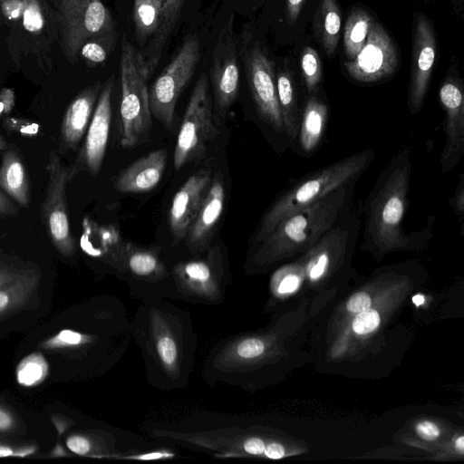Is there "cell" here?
Listing matches in <instances>:
<instances>
[{
    "instance_id": "6da1fadb",
    "label": "cell",
    "mask_w": 464,
    "mask_h": 464,
    "mask_svg": "<svg viewBox=\"0 0 464 464\" xmlns=\"http://www.w3.org/2000/svg\"><path fill=\"white\" fill-rule=\"evenodd\" d=\"M131 336L153 388H185L193 372L198 335L190 313L167 299L141 301L131 318Z\"/></svg>"
},
{
    "instance_id": "7a4b0ae2",
    "label": "cell",
    "mask_w": 464,
    "mask_h": 464,
    "mask_svg": "<svg viewBox=\"0 0 464 464\" xmlns=\"http://www.w3.org/2000/svg\"><path fill=\"white\" fill-rule=\"evenodd\" d=\"M411 151L407 145L392 157L362 207L363 247L376 255L408 248L413 243H420L431 237L434 221L411 235H407L402 227L412 169Z\"/></svg>"
},
{
    "instance_id": "3957f363",
    "label": "cell",
    "mask_w": 464,
    "mask_h": 464,
    "mask_svg": "<svg viewBox=\"0 0 464 464\" xmlns=\"http://www.w3.org/2000/svg\"><path fill=\"white\" fill-rule=\"evenodd\" d=\"M357 180L343 185L320 200L281 220L251 255L253 266L272 264L298 252H305L353 205Z\"/></svg>"
},
{
    "instance_id": "277c9868",
    "label": "cell",
    "mask_w": 464,
    "mask_h": 464,
    "mask_svg": "<svg viewBox=\"0 0 464 464\" xmlns=\"http://www.w3.org/2000/svg\"><path fill=\"white\" fill-rule=\"evenodd\" d=\"M375 151L366 149L311 171L288 186L270 205L254 234L256 244L265 239L287 216L320 200L367 169Z\"/></svg>"
},
{
    "instance_id": "5b68a950",
    "label": "cell",
    "mask_w": 464,
    "mask_h": 464,
    "mask_svg": "<svg viewBox=\"0 0 464 464\" xmlns=\"http://www.w3.org/2000/svg\"><path fill=\"white\" fill-rule=\"evenodd\" d=\"M23 1V14L5 37L9 56L17 70L34 66L48 73L61 49L59 0Z\"/></svg>"
},
{
    "instance_id": "8992f818",
    "label": "cell",
    "mask_w": 464,
    "mask_h": 464,
    "mask_svg": "<svg viewBox=\"0 0 464 464\" xmlns=\"http://www.w3.org/2000/svg\"><path fill=\"white\" fill-rule=\"evenodd\" d=\"M102 257L141 301L180 300L170 270L160 256V247L140 246L119 238Z\"/></svg>"
},
{
    "instance_id": "52a82bcc",
    "label": "cell",
    "mask_w": 464,
    "mask_h": 464,
    "mask_svg": "<svg viewBox=\"0 0 464 464\" xmlns=\"http://www.w3.org/2000/svg\"><path fill=\"white\" fill-rule=\"evenodd\" d=\"M120 70V145L125 149H132L148 140L152 127V115L148 79L144 73L140 53L125 35L121 40Z\"/></svg>"
},
{
    "instance_id": "ba28073f",
    "label": "cell",
    "mask_w": 464,
    "mask_h": 464,
    "mask_svg": "<svg viewBox=\"0 0 464 464\" xmlns=\"http://www.w3.org/2000/svg\"><path fill=\"white\" fill-rule=\"evenodd\" d=\"M169 270L181 301L217 305L225 299L231 276L219 246L180 260Z\"/></svg>"
},
{
    "instance_id": "9c48e42d",
    "label": "cell",
    "mask_w": 464,
    "mask_h": 464,
    "mask_svg": "<svg viewBox=\"0 0 464 464\" xmlns=\"http://www.w3.org/2000/svg\"><path fill=\"white\" fill-rule=\"evenodd\" d=\"M218 133L208 80L202 73L191 92L178 133L173 156L175 170H180L188 161L198 158Z\"/></svg>"
},
{
    "instance_id": "30bf717a",
    "label": "cell",
    "mask_w": 464,
    "mask_h": 464,
    "mask_svg": "<svg viewBox=\"0 0 464 464\" xmlns=\"http://www.w3.org/2000/svg\"><path fill=\"white\" fill-rule=\"evenodd\" d=\"M200 53L198 38L188 35L149 90L151 115L167 129L173 125L177 102L194 75Z\"/></svg>"
},
{
    "instance_id": "8fae6325",
    "label": "cell",
    "mask_w": 464,
    "mask_h": 464,
    "mask_svg": "<svg viewBox=\"0 0 464 464\" xmlns=\"http://www.w3.org/2000/svg\"><path fill=\"white\" fill-rule=\"evenodd\" d=\"M48 183L41 217L50 238L56 249L63 256H71L75 250L74 240L70 229L67 207L66 185L70 181L69 169L56 151L49 157Z\"/></svg>"
},
{
    "instance_id": "7c38bea8",
    "label": "cell",
    "mask_w": 464,
    "mask_h": 464,
    "mask_svg": "<svg viewBox=\"0 0 464 464\" xmlns=\"http://www.w3.org/2000/svg\"><path fill=\"white\" fill-rule=\"evenodd\" d=\"M244 63L248 86L260 118L276 133L285 136L272 61L258 44H253L245 49Z\"/></svg>"
},
{
    "instance_id": "4fadbf2b",
    "label": "cell",
    "mask_w": 464,
    "mask_h": 464,
    "mask_svg": "<svg viewBox=\"0 0 464 464\" xmlns=\"http://www.w3.org/2000/svg\"><path fill=\"white\" fill-rule=\"evenodd\" d=\"M112 31V17L102 0H82L71 14L60 19L61 52L73 64L87 40Z\"/></svg>"
},
{
    "instance_id": "5bb4252c",
    "label": "cell",
    "mask_w": 464,
    "mask_h": 464,
    "mask_svg": "<svg viewBox=\"0 0 464 464\" xmlns=\"http://www.w3.org/2000/svg\"><path fill=\"white\" fill-rule=\"evenodd\" d=\"M398 67V53L386 30L373 21L367 40L352 60L344 62L348 75L362 83H372L392 76Z\"/></svg>"
},
{
    "instance_id": "9a60e30c",
    "label": "cell",
    "mask_w": 464,
    "mask_h": 464,
    "mask_svg": "<svg viewBox=\"0 0 464 464\" xmlns=\"http://www.w3.org/2000/svg\"><path fill=\"white\" fill-rule=\"evenodd\" d=\"M210 80L218 118H224L237 100L239 68L232 18L220 30L212 54Z\"/></svg>"
},
{
    "instance_id": "2e32d148",
    "label": "cell",
    "mask_w": 464,
    "mask_h": 464,
    "mask_svg": "<svg viewBox=\"0 0 464 464\" xmlns=\"http://www.w3.org/2000/svg\"><path fill=\"white\" fill-rule=\"evenodd\" d=\"M439 100L444 111L443 130L446 142L440 155V169L446 174L454 169L464 152V88L460 78L448 74L440 84Z\"/></svg>"
},
{
    "instance_id": "e0dca14e",
    "label": "cell",
    "mask_w": 464,
    "mask_h": 464,
    "mask_svg": "<svg viewBox=\"0 0 464 464\" xmlns=\"http://www.w3.org/2000/svg\"><path fill=\"white\" fill-rule=\"evenodd\" d=\"M436 57V38L433 27L423 14L415 18L411 48V78L408 107L417 114L425 100Z\"/></svg>"
},
{
    "instance_id": "ac0fdd59",
    "label": "cell",
    "mask_w": 464,
    "mask_h": 464,
    "mask_svg": "<svg viewBox=\"0 0 464 464\" xmlns=\"http://www.w3.org/2000/svg\"><path fill=\"white\" fill-rule=\"evenodd\" d=\"M113 86L114 77L111 75L102 86L85 140L77 160V166L81 165L93 177L100 172L106 153L111 122Z\"/></svg>"
},
{
    "instance_id": "d6986e66",
    "label": "cell",
    "mask_w": 464,
    "mask_h": 464,
    "mask_svg": "<svg viewBox=\"0 0 464 464\" xmlns=\"http://www.w3.org/2000/svg\"><path fill=\"white\" fill-rule=\"evenodd\" d=\"M212 177L210 168L198 169L174 195L169 211V225L175 243L185 239L188 227L208 194Z\"/></svg>"
},
{
    "instance_id": "ffe728a7",
    "label": "cell",
    "mask_w": 464,
    "mask_h": 464,
    "mask_svg": "<svg viewBox=\"0 0 464 464\" xmlns=\"http://www.w3.org/2000/svg\"><path fill=\"white\" fill-rule=\"evenodd\" d=\"M225 192L222 175L218 172L213 175L208 194L185 237L186 246L191 255L202 254L211 246L223 214Z\"/></svg>"
},
{
    "instance_id": "44dd1931",
    "label": "cell",
    "mask_w": 464,
    "mask_h": 464,
    "mask_svg": "<svg viewBox=\"0 0 464 464\" xmlns=\"http://www.w3.org/2000/svg\"><path fill=\"white\" fill-rule=\"evenodd\" d=\"M167 151L155 150L124 169L115 179L114 187L121 193H145L155 188L165 172Z\"/></svg>"
},
{
    "instance_id": "7402d4cb",
    "label": "cell",
    "mask_w": 464,
    "mask_h": 464,
    "mask_svg": "<svg viewBox=\"0 0 464 464\" xmlns=\"http://www.w3.org/2000/svg\"><path fill=\"white\" fill-rule=\"evenodd\" d=\"M328 115L329 106L319 96V91L307 95L294 144L296 153L310 157L318 150L327 129Z\"/></svg>"
},
{
    "instance_id": "603a6c76",
    "label": "cell",
    "mask_w": 464,
    "mask_h": 464,
    "mask_svg": "<svg viewBox=\"0 0 464 464\" xmlns=\"http://www.w3.org/2000/svg\"><path fill=\"white\" fill-rule=\"evenodd\" d=\"M102 84L97 82L83 89L68 106L62 123L61 139L65 150H74L92 120Z\"/></svg>"
},
{
    "instance_id": "cb8c5ba5",
    "label": "cell",
    "mask_w": 464,
    "mask_h": 464,
    "mask_svg": "<svg viewBox=\"0 0 464 464\" xmlns=\"http://www.w3.org/2000/svg\"><path fill=\"white\" fill-rule=\"evenodd\" d=\"M186 0H160V19L153 36L142 48L140 57L144 73L149 79L156 70L168 40L171 36Z\"/></svg>"
},
{
    "instance_id": "d4e9b609",
    "label": "cell",
    "mask_w": 464,
    "mask_h": 464,
    "mask_svg": "<svg viewBox=\"0 0 464 464\" xmlns=\"http://www.w3.org/2000/svg\"><path fill=\"white\" fill-rule=\"evenodd\" d=\"M278 105L288 141L295 144L304 105L299 103L298 92L291 72L283 68L276 73Z\"/></svg>"
},
{
    "instance_id": "484cf974",
    "label": "cell",
    "mask_w": 464,
    "mask_h": 464,
    "mask_svg": "<svg viewBox=\"0 0 464 464\" xmlns=\"http://www.w3.org/2000/svg\"><path fill=\"white\" fill-rule=\"evenodd\" d=\"M0 188L21 206H28L30 196L27 174L20 157L13 150H6L3 155Z\"/></svg>"
},
{
    "instance_id": "4316f807",
    "label": "cell",
    "mask_w": 464,
    "mask_h": 464,
    "mask_svg": "<svg viewBox=\"0 0 464 464\" xmlns=\"http://www.w3.org/2000/svg\"><path fill=\"white\" fill-rule=\"evenodd\" d=\"M40 275L29 267L18 277L0 288V317L21 308L33 296L39 284Z\"/></svg>"
},
{
    "instance_id": "83f0119b",
    "label": "cell",
    "mask_w": 464,
    "mask_h": 464,
    "mask_svg": "<svg viewBox=\"0 0 464 464\" xmlns=\"http://www.w3.org/2000/svg\"><path fill=\"white\" fill-rule=\"evenodd\" d=\"M342 16L336 0H321L314 16V32L328 55L334 53L340 37Z\"/></svg>"
},
{
    "instance_id": "f1b7e54d",
    "label": "cell",
    "mask_w": 464,
    "mask_h": 464,
    "mask_svg": "<svg viewBox=\"0 0 464 464\" xmlns=\"http://www.w3.org/2000/svg\"><path fill=\"white\" fill-rule=\"evenodd\" d=\"M372 17L362 9L353 10L346 20L343 30V47L347 60L353 59L363 47Z\"/></svg>"
},
{
    "instance_id": "f546056e",
    "label": "cell",
    "mask_w": 464,
    "mask_h": 464,
    "mask_svg": "<svg viewBox=\"0 0 464 464\" xmlns=\"http://www.w3.org/2000/svg\"><path fill=\"white\" fill-rule=\"evenodd\" d=\"M160 0H133L132 18L136 41L143 48L155 34L160 19Z\"/></svg>"
},
{
    "instance_id": "4dcf8cb0",
    "label": "cell",
    "mask_w": 464,
    "mask_h": 464,
    "mask_svg": "<svg viewBox=\"0 0 464 464\" xmlns=\"http://www.w3.org/2000/svg\"><path fill=\"white\" fill-rule=\"evenodd\" d=\"M116 31L93 36L80 48L78 57L88 67L93 68L103 64L116 44Z\"/></svg>"
},
{
    "instance_id": "1f68e13d",
    "label": "cell",
    "mask_w": 464,
    "mask_h": 464,
    "mask_svg": "<svg viewBox=\"0 0 464 464\" xmlns=\"http://www.w3.org/2000/svg\"><path fill=\"white\" fill-rule=\"evenodd\" d=\"M301 70L307 95L319 91L322 80V66L317 52L304 47L301 54Z\"/></svg>"
},
{
    "instance_id": "d6a6232c",
    "label": "cell",
    "mask_w": 464,
    "mask_h": 464,
    "mask_svg": "<svg viewBox=\"0 0 464 464\" xmlns=\"http://www.w3.org/2000/svg\"><path fill=\"white\" fill-rule=\"evenodd\" d=\"M177 453L169 447H160L149 450H139L123 453L115 458V460L159 461L176 458Z\"/></svg>"
},
{
    "instance_id": "836d02e7",
    "label": "cell",
    "mask_w": 464,
    "mask_h": 464,
    "mask_svg": "<svg viewBox=\"0 0 464 464\" xmlns=\"http://www.w3.org/2000/svg\"><path fill=\"white\" fill-rule=\"evenodd\" d=\"M380 324L379 313L368 308L357 314L353 321V330L358 334H366L374 331Z\"/></svg>"
},
{
    "instance_id": "e575fe53",
    "label": "cell",
    "mask_w": 464,
    "mask_h": 464,
    "mask_svg": "<svg viewBox=\"0 0 464 464\" xmlns=\"http://www.w3.org/2000/svg\"><path fill=\"white\" fill-rule=\"evenodd\" d=\"M44 376V363L36 358H30L21 364L18 380L24 385H32Z\"/></svg>"
},
{
    "instance_id": "d590c367",
    "label": "cell",
    "mask_w": 464,
    "mask_h": 464,
    "mask_svg": "<svg viewBox=\"0 0 464 464\" xmlns=\"http://www.w3.org/2000/svg\"><path fill=\"white\" fill-rule=\"evenodd\" d=\"M28 268L29 266L21 265L14 259L0 254V288L18 277Z\"/></svg>"
},
{
    "instance_id": "8d00e7d4",
    "label": "cell",
    "mask_w": 464,
    "mask_h": 464,
    "mask_svg": "<svg viewBox=\"0 0 464 464\" xmlns=\"http://www.w3.org/2000/svg\"><path fill=\"white\" fill-rule=\"evenodd\" d=\"M24 11L23 0H4L0 2V13L7 26L20 20Z\"/></svg>"
},
{
    "instance_id": "74e56055",
    "label": "cell",
    "mask_w": 464,
    "mask_h": 464,
    "mask_svg": "<svg viewBox=\"0 0 464 464\" xmlns=\"http://www.w3.org/2000/svg\"><path fill=\"white\" fill-rule=\"evenodd\" d=\"M66 446L72 453L83 456H92V447L87 432L75 433L66 439Z\"/></svg>"
},
{
    "instance_id": "f35d334b",
    "label": "cell",
    "mask_w": 464,
    "mask_h": 464,
    "mask_svg": "<svg viewBox=\"0 0 464 464\" xmlns=\"http://www.w3.org/2000/svg\"><path fill=\"white\" fill-rule=\"evenodd\" d=\"M449 205L459 218V222L461 224V235H463V221H464V175H459V180L453 196L449 199Z\"/></svg>"
},
{
    "instance_id": "ab89813d",
    "label": "cell",
    "mask_w": 464,
    "mask_h": 464,
    "mask_svg": "<svg viewBox=\"0 0 464 464\" xmlns=\"http://www.w3.org/2000/svg\"><path fill=\"white\" fill-rule=\"evenodd\" d=\"M372 300L370 295L365 292H358L351 296L348 300L346 307L349 312L358 314L370 308Z\"/></svg>"
},
{
    "instance_id": "60d3db41",
    "label": "cell",
    "mask_w": 464,
    "mask_h": 464,
    "mask_svg": "<svg viewBox=\"0 0 464 464\" xmlns=\"http://www.w3.org/2000/svg\"><path fill=\"white\" fill-rule=\"evenodd\" d=\"M17 427V420L7 407L0 405V434L14 431Z\"/></svg>"
},
{
    "instance_id": "b9f144b4",
    "label": "cell",
    "mask_w": 464,
    "mask_h": 464,
    "mask_svg": "<svg viewBox=\"0 0 464 464\" xmlns=\"http://www.w3.org/2000/svg\"><path fill=\"white\" fill-rule=\"evenodd\" d=\"M415 430L419 437L425 440H435L440 433L439 427L429 420L419 422L416 425Z\"/></svg>"
},
{
    "instance_id": "7bdbcfd3",
    "label": "cell",
    "mask_w": 464,
    "mask_h": 464,
    "mask_svg": "<svg viewBox=\"0 0 464 464\" xmlns=\"http://www.w3.org/2000/svg\"><path fill=\"white\" fill-rule=\"evenodd\" d=\"M299 285V277L294 274H287L280 280L276 291L279 294L294 292Z\"/></svg>"
},
{
    "instance_id": "ee69618b",
    "label": "cell",
    "mask_w": 464,
    "mask_h": 464,
    "mask_svg": "<svg viewBox=\"0 0 464 464\" xmlns=\"http://www.w3.org/2000/svg\"><path fill=\"white\" fill-rule=\"evenodd\" d=\"M304 0H286V16L290 24H294L299 16Z\"/></svg>"
},
{
    "instance_id": "f6af8a7d",
    "label": "cell",
    "mask_w": 464,
    "mask_h": 464,
    "mask_svg": "<svg viewBox=\"0 0 464 464\" xmlns=\"http://www.w3.org/2000/svg\"><path fill=\"white\" fill-rule=\"evenodd\" d=\"M14 104V92L9 88L2 89L0 92V113L9 111Z\"/></svg>"
},
{
    "instance_id": "bcb514c9",
    "label": "cell",
    "mask_w": 464,
    "mask_h": 464,
    "mask_svg": "<svg viewBox=\"0 0 464 464\" xmlns=\"http://www.w3.org/2000/svg\"><path fill=\"white\" fill-rule=\"evenodd\" d=\"M264 456L271 459H279L285 456V448L282 444L271 441L266 447Z\"/></svg>"
},
{
    "instance_id": "7dc6e473",
    "label": "cell",
    "mask_w": 464,
    "mask_h": 464,
    "mask_svg": "<svg viewBox=\"0 0 464 464\" xmlns=\"http://www.w3.org/2000/svg\"><path fill=\"white\" fill-rule=\"evenodd\" d=\"M17 211L14 203L0 190V216L15 215Z\"/></svg>"
},
{
    "instance_id": "c3c4849f",
    "label": "cell",
    "mask_w": 464,
    "mask_h": 464,
    "mask_svg": "<svg viewBox=\"0 0 464 464\" xmlns=\"http://www.w3.org/2000/svg\"><path fill=\"white\" fill-rule=\"evenodd\" d=\"M82 0H59L60 19L71 14Z\"/></svg>"
},
{
    "instance_id": "681fc988",
    "label": "cell",
    "mask_w": 464,
    "mask_h": 464,
    "mask_svg": "<svg viewBox=\"0 0 464 464\" xmlns=\"http://www.w3.org/2000/svg\"><path fill=\"white\" fill-rule=\"evenodd\" d=\"M456 449L460 452L463 453L464 450V437L460 436L455 443Z\"/></svg>"
},
{
    "instance_id": "f907efd6",
    "label": "cell",
    "mask_w": 464,
    "mask_h": 464,
    "mask_svg": "<svg viewBox=\"0 0 464 464\" xmlns=\"http://www.w3.org/2000/svg\"><path fill=\"white\" fill-rule=\"evenodd\" d=\"M413 302L415 303L416 305H420V304H422L423 302H424V297L422 295H417L413 297Z\"/></svg>"
},
{
    "instance_id": "816d5d0a",
    "label": "cell",
    "mask_w": 464,
    "mask_h": 464,
    "mask_svg": "<svg viewBox=\"0 0 464 464\" xmlns=\"http://www.w3.org/2000/svg\"><path fill=\"white\" fill-rule=\"evenodd\" d=\"M6 144L4 139L0 136V151L5 148Z\"/></svg>"
},
{
    "instance_id": "f5cc1de1",
    "label": "cell",
    "mask_w": 464,
    "mask_h": 464,
    "mask_svg": "<svg viewBox=\"0 0 464 464\" xmlns=\"http://www.w3.org/2000/svg\"><path fill=\"white\" fill-rule=\"evenodd\" d=\"M4 21H3V18H2V15H1V13H0V26L3 24Z\"/></svg>"
},
{
    "instance_id": "db71d44e",
    "label": "cell",
    "mask_w": 464,
    "mask_h": 464,
    "mask_svg": "<svg viewBox=\"0 0 464 464\" xmlns=\"http://www.w3.org/2000/svg\"><path fill=\"white\" fill-rule=\"evenodd\" d=\"M2 1H4V0H0V2H2Z\"/></svg>"
}]
</instances>
